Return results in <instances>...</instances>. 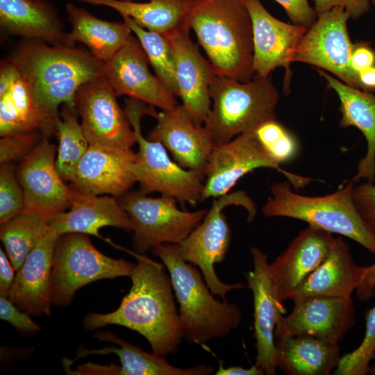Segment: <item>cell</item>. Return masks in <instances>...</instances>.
Listing matches in <instances>:
<instances>
[{
    "instance_id": "obj_11",
    "label": "cell",
    "mask_w": 375,
    "mask_h": 375,
    "mask_svg": "<svg viewBox=\"0 0 375 375\" xmlns=\"http://www.w3.org/2000/svg\"><path fill=\"white\" fill-rule=\"evenodd\" d=\"M262 167L283 174L296 190L313 181L281 167L262 147L254 132L245 133L227 142L215 144L205 169L201 200L228 193L242 176Z\"/></svg>"
},
{
    "instance_id": "obj_35",
    "label": "cell",
    "mask_w": 375,
    "mask_h": 375,
    "mask_svg": "<svg viewBox=\"0 0 375 375\" xmlns=\"http://www.w3.org/2000/svg\"><path fill=\"white\" fill-rule=\"evenodd\" d=\"M122 17L140 41L155 75L177 97L174 57L167 38L163 34L146 30L127 16Z\"/></svg>"
},
{
    "instance_id": "obj_42",
    "label": "cell",
    "mask_w": 375,
    "mask_h": 375,
    "mask_svg": "<svg viewBox=\"0 0 375 375\" xmlns=\"http://www.w3.org/2000/svg\"><path fill=\"white\" fill-rule=\"evenodd\" d=\"M317 15L328 12L334 8H342L350 19H358L367 13L372 7L370 0H312Z\"/></svg>"
},
{
    "instance_id": "obj_43",
    "label": "cell",
    "mask_w": 375,
    "mask_h": 375,
    "mask_svg": "<svg viewBox=\"0 0 375 375\" xmlns=\"http://www.w3.org/2000/svg\"><path fill=\"white\" fill-rule=\"evenodd\" d=\"M285 10L293 24L309 28L316 21L317 15L308 0H274Z\"/></svg>"
},
{
    "instance_id": "obj_39",
    "label": "cell",
    "mask_w": 375,
    "mask_h": 375,
    "mask_svg": "<svg viewBox=\"0 0 375 375\" xmlns=\"http://www.w3.org/2000/svg\"><path fill=\"white\" fill-rule=\"evenodd\" d=\"M46 137L41 132L31 131L1 137L0 163L22 161Z\"/></svg>"
},
{
    "instance_id": "obj_21",
    "label": "cell",
    "mask_w": 375,
    "mask_h": 375,
    "mask_svg": "<svg viewBox=\"0 0 375 375\" xmlns=\"http://www.w3.org/2000/svg\"><path fill=\"white\" fill-rule=\"evenodd\" d=\"M253 270L245 272L247 287L253 293V335L257 364L267 375L276 373L275 327L279 314L285 308L276 299L269 274L268 256L260 249L252 247Z\"/></svg>"
},
{
    "instance_id": "obj_40",
    "label": "cell",
    "mask_w": 375,
    "mask_h": 375,
    "mask_svg": "<svg viewBox=\"0 0 375 375\" xmlns=\"http://www.w3.org/2000/svg\"><path fill=\"white\" fill-rule=\"evenodd\" d=\"M352 200L363 223L375 238V183L365 181L354 185Z\"/></svg>"
},
{
    "instance_id": "obj_48",
    "label": "cell",
    "mask_w": 375,
    "mask_h": 375,
    "mask_svg": "<svg viewBox=\"0 0 375 375\" xmlns=\"http://www.w3.org/2000/svg\"><path fill=\"white\" fill-rule=\"evenodd\" d=\"M358 76L362 90H375V65L360 72Z\"/></svg>"
},
{
    "instance_id": "obj_24",
    "label": "cell",
    "mask_w": 375,
    "mask_h": 375,
    "mask_svg": "<svg viewBox=\"0 0 375 375\" xmlns=\"http://www.w3.org/2000/svg\"><path fill=\"white\" fill-rule=\"evenodd\" d=\"M58 237L50 228L16 272L8 297L31 316L50 315L52 262Z\"/></svg>"
},
{
    "instance_id": "obj_30",
    "label": "cell",
    "mask_w": 375,
    "mask_h": 375,
    "mask_svg": "<svg viewBox=\"0 0 375 375\" xmlns=\"http://www.w3.org/2000/svg\"><path fill=\"white\" fill-rule=\"evenodd\" d=\"M66 12L72 26L69 32L70 44H83L103 62L109 61L133 33L124 22L101 19L72 2L66 5Z\"/></svg>"
},
{
    "instance_id": "obj_28",
    "label": "cell",
    "mask_w": 375,
    "mask_h": 375,
    "mask_svg": "<svg viewBox=\"0 0 375 375\" xmlns=\"http://www.w3.org/2000/svg\"><path fill=\"white\" fill-rule=\"evenodd\" d=\"M367 266L357 265L348 244L339 237L327 258L292 294L291 300L310 296L349 297L361 283Z\"/></svg>"
},
{
    "instance_id": "obj_37",
    "label": "cell",
    "mask_w": 375,
    "mask_h": 375,
    "mask_svg": "<svg viewBox=\"0 0 375 375\" xmlns=\"http://www.w3.org/2000/svg\"><path fill=\"white\" fill-rule=\"evenodd\" d=\"M254 133L267 153L278 164L297 155L299 147L296 139L276 119L262 124Z\"/></svg>"
},
{
    "instance_id": "obj_4",
    "label": "cell",
    "mask_w": 375,
    "mask_h": 375,
    "mask_svg": "<svg viewBox=\"0 0 375 375\" xmlns=\"http://www.w3.org/2000/svg\"><path fill=\"white\" fill-rule=\"evenodd\" d=\"M151 252L169 274L187 341L203 344L226 336L240 326L242 316L239 307L213 297L201 273L181 258L178 244H159Z\"/></svg>"
},
{
    "instance_id": "obj_5",
    "label": "cell",
    "mask_w": 375,
    "mask_h": 375,
    "mask_svg": "<svg viewBox=\"0 0 375 375\" xmlns=\"http://www.w3.org/2000/svg\"><path fill=\"white\" fill-rule=\"evenodd\" d=\"M211 108L203 124L215 144L224 143L276 119L279 94L269 76L247 82L215 73L210 87Z\"/></svg>"
},
{
    "instance_id": "obj_49",
    "label": "cell",
    "mask_w": 375,
    "mask_h": 375,
    "mask_svg": "<svg viewBox=\"0 0 375 375\" xmlns=\"http://www.w3.org/2000/svg\"><path fill=\"white\" fill-rule=\"evenodd\" d=\"M369 373L372 375H375V356L374 358V362L370 367Z\"/></svg>"
},
{
    "instance_id": "obj_7",
    "label": "cell",
    "mask_w": 375,
    "mask_h": 375,
    "mask_svg": "<svg viewBox=\"0 0 375 375\" xmlns=\"http://www.w3.org/2000/svg\"><path fill=\"white\" fill-rule=\"evenodd\" d=\"M124 112L134 131L138 151L133 165L139 191L144 194L158 192L174 197L184 205L194 206L201 200L205 174L188 169L172 160L164 145L145 138L141 130V119L148 115L155 118L153 106L137 99H124Z\"/></svg>"
},
{
    "instance_id": "obj_22",
    "label": "cell",
    "mask_w": 375,
    "mask_h": 375,
    "mask_svg": "<svg viewBox=\"0 0 375 375\" xmlns=\"http://www.w3.org/2000/svg\"><path fill=\"white\" fill-rule=\"evenodd\" d=\"M132 149L90 144L71 179L73 188L89 194L119 197L136 183Z\"/></svg>"
},
{
    "instance_id": "obj_1",
    "label": "cell",
    "mask_w": 375,
    "mask_h": 375,
    "mask_svg": "<svg viewBox=\"0 0 375 375\" xmlns=\"http://www.w3.org/2000/svg\"><path fill=\"white\" fill-rule=\"evenodd\" d=\"M133 253L138 263L130 276L132 285L119 307L108 313H89L83 324L88 331L110 324L130 328L145 338L153 353L165 357L178 351L183 338L171 278L163 264Z\"/></svg>"
},
{
    "instance_id": "obj_45",
    "label": "cell",
    "mask_w": 375,
    "mask_h": 375,
    "mask_svg": "<svg viewBox=\"0 0 375 375\" xmlns=\"http://www.w3.org/2000/svg\"><path fill=\"white\" fill-rule=\"evenodd\" d=\"M16 272L8 255L0 249V297L8 296Z\"/></svg>"
},
{
    "instance_id": "obj_17",
    "label": "cell",
    "mask_w": 375,
    "mask_h": 375,
    "mask_svg": "<svg viewBox=\"0 0 375 375\" xmlns=\"http://www.w3.org/2000/svg\"><path fill=\"white\" fill-rule=\"evenodd\" d=\"M149 65L140 41L133 33L127 43L103 62V74L117 97L125 95L165 111L174 109L178 105L176 96L151 74Z\"/></svg>"
},
{
    "instance_id": "obj_12",
    "label": "cell",
    "mask_w": 375,
    "mask_h": 375,
    "mask_svg": "<svg viewBox=\"0 0 375 375\" xmlns=\"http://www.w3.org/2000/svg\"><path fill=\"white\" fill-rule=\"evenodd\" d=\"M349 19L347 12L338 7L318 15L297 45L292 62L312 65L362 90L350 62L353 43L348 33Z\"/></svg>"
},
{
    "instance_id": "obj_33",
    "label": "cell",
    "mask_w": 375,
    "mask_h": 375,
    "mask_svg": "<svg viewBox=\"0 0 375 375\" xmlns=\"http://www.w3.org/2000/svg\"><path fill=\"white\" fill-rule=\"evenodd\" d=\"M50 228L47 219L26 212L1 224L0 238L16 272Z\"/></svg>"
},
{
    "instance_id": "obj_51",
    "label": "cell",
    "mask_w": 375,
    "mask_h": 375,
    "mask_svg": "<svg viewBox=\"0 0 375 375\" xmlns=\"http://www.w3.org/2000/svg\"><path fill=\"white\" fill-rule=\"evenodd\" d=\"M131 1V0H130Z\"/></svg>"
},
{
    "instance_id": "obj_44",
    "label": "cell",
    "mask_w": 375,
    "mask_h": 375,
    "mask_svg": "<svg viewBox=\"0 0 375 375\" xmlns=\"http://www.w3.org/2000/svg\"><path fill=\"white\" fill-rule=\"evenodd\" d=\"M350 62L352 69L358 74L375 65V51L366 42L353 44Z\"/></svg>"
},
{
    "instance_id": "obj_14",
    "label": "cell",
    "mask_w": 375,
    "mask_h": 375,
    "mask_svg": "<svg viewBox=\"0 0 375 375\" xmlns=\"http://www.w3.org/2000/svg\"><path fill=\"white\" fill-rule=\"evenodd\" d=\"M292 301L291 312L278 316L275 338L308 335L338 344L355 324L356 309L351 297L310 296Z\"/></svg>"
},
{
    "instance_id": "obj_25",
    "label": "cell",
    "mask_w": 375,
    "mask_h": 375,
    "mask_svg": "<svg viewBox=\"0 0 375 375\" xmlns=\"http://www.w3.org/2000/svg\"><path fill=\"white\" fill-rule=\"evenodd\" d=\"M71 188L69 210L61 212L49 221L51 228L58 235L78 233L104 240L99 230L106 226L133 232L132 222L118 197L85 194Z\"/></svg>"
},
{
    "instance_id": "obj_31",
    "label": "cell",
    "mask_w": 375,
    "mask_h": 375,
    "mask_svg": "<svg viewBox=\"0 0 375 375\" xmlns=\"http://www.w3.org/2000/svg\"><path fill=\"white\" fill-rule=\"evenodd\" d=\"M115 10L130 17L146 30L167 34L186 29L190 13L198 0H150L139 3L130 0H76Z\"/></svg>"
},
{
    "instance_id": "obj_20",
    "label": "cell",
    "mask_w": 375,
    "mask_h": 375,
    "mask_svg": "<svg viewBox=\"0 0 375 375\" xmlns=\"http://www.w3.org/2000/svg\"><path fill=\"white\" fill-rule=\"evenodd\" d=\"M335 244L332 233L308 226L269 265L277 300L283 304L327 258Z\"/></svg>"
},
{
    "instance_id": "obj_16",
    "label": "cell",
    "mask_w": 375,
    "mask_h": 375,
    "mask_svg": "<svg viewBox=\"0 0 375 375\" xmlns=\"http://www.w3.org/2000/svg\"><path fill=\"white\" fill-rule=\"evenodd\" d=\"M244 1L252 23L254 76L267 77L276 68L283 67L284 88L288 92L293 55L308 28L279 20L266 9L260 0Z\"/></svg>"
},
{
    "instance_id": "obj_34",
    "label": "cell",
    "mask_w": 375,
    "mask_h": 375,
    "mask_svg": "<svg viewBox=\"0 0 375 375\" xmlns=\"http://www.w3.org/2000/svg\"><path fill=\"white\" fill-rule=\"evenodd\" d=\"M58 148L57 169L65 181H71L81 158L90 145L78 120V115L67 104H63L56 120Z\"/></svg>"
},
{
    "instance_id": "obj_29",
    "label": "cell",
    "mask_w": 375,
    "mask_h": 375,
    "mask_svg": "<svg viewBox=\"0 0 375 375\" xmlns=\"http://www.w3.org/2000/svg\"><path fill=\"white\" fill-rule=\"evenodd\" d=\"M276 338V367L288 375H328L341 358L338 344L308 335Z\"/></svg>"
},
{
    "instance_id": "obj_47",
    "label": "cell",
    "mask_w": 375,
    "mask_h": 375,
    "mask_svg": "<svg viewBox=\"0 0 375 375\" xmlns=\"http://www.w3.org/2000/svg\"><path fill=\"white\" fill-rule=\"evenodd\" d=\"M263 370L257 365L246 369L240 366H232L224 368L220 363L215 375H263Z\"/></svg>"
},
{
    "instance_id": "obj_8",
    "label": "cell",
    "mask_w": 375,
    "mask_h": 375,
    "mask_svg": "<svg viewBox=\"0 0 375 375\" xmlns=\"http://www.w3.org/2000/svg\"><path fill=\"white\" fill-rule=\"evenodd\" d=\"M232 205L247 210L248 222L255 218L256 204L246 192L240 190L228 192L213 199L203 220L178 244L181 258L200 269L211 292L223 300H226L228 292L247 288L241 283H224L215 270V265L226 258L231 244L232 232L223 210Z\"/></svg>"
},
{
    "instance_id": "obj_19",
    "label": "cell",
    "mask_w": 375,
    "mask_h": 375,
    "mask_svg": "<svg viewBox=\"0 0 375 375\" xmlns=\"http://www.w3.org/2000/svg\"><path fill=\"white\" fill-rule=\"evenodd\" d=\"M189 31L181 29L164 35L174 57L177 97L193 121L203 125L211 108L210 87L215 72L191 40Z\"/></svg>"
},
{
    "instance_id": "obj_41",
    "label": "cell",
    "mask_w": 375,
    "mask_h": 375,
    "mask_svg": "<svg viewBox=\"0 0 375 375\" xmlns=\"http://www.w3.org/2000/svg\"><path fill=\"white\" fill-rule=\"evenodd\" d=\"M0 318L25 335H32L40 330L31 315L19 310L7 297H0Z\"/></svg>"
},
{
    "instance_id": "obj_26",
    "label": "cell",
    "mask_w": 375,
    "mask_h": 375,
    "mask_svg": "<svg viewBox=\"0 0 375 375\" xmlns=\"http://www.w3.org/2000/svg\"><path fill=\"white\" fill-rule=\"evenodd\" d=\"M0 27L7 35L24 40L72 46L50 0H0Z\"/></svg>"
},
{
    "instance_id": "obj_27",
    "label": "cell",
    "mask_w": 375,
    "mask_h": 375,
    "mask_svg": "<svg viewBox=\"0 0 375 375\" xmlns=\"http://www.w3.org/2000/svg\"><path fill=\"white\" fill-rule=\"evenodd\" d=\"M327 86L337 94L342 117L340 126H354L360 131L367 142V151L358 162L357 172L351 180L375 181V95L370 92L347 85L324 70L317 69Z\"/></svg>"
},
{
    "instance_id": "obj_13",
    "label": "cell",
    "mask_w": 375,
    "mask_h": 375,
    "mask_svg": "<svg viewBox=\"0 0 375 375\" xmlns=\"http://www.w3.org/2000/svg\"><path fill=\"white\" fill-rule=\"evenodd\" d=\"M117 97L103 74L78 90L75 110L90 144L131 149L136 143L133 128Z\"/></svg>"
},
{
    "instance_id": "obj_23",
    "label": "cell",
    "mask_w": 375,
    "mask_h": 375,
    "mask_svg": "<svg viewBox=\"0 0 375 375\" xmlns=\"http://www.w3.org/2000/svg\"><path fill=\"white\" fill-rule=\"evenodd\" d=\"M155 119L156 125L147 138L161 142L182 167L205 174L215 144L205 126L197 124L179 104L169 111L161 110Z\"/></svg>"
},
{
    "instance_id": "obj_32",
    "label": "cell",
    "mask_w": 375,
    "mask_h": 375,
    "mask_svg": "<svg viewBox=\"0 0 375 375\" xmlns=\"http://www.w3.org/2000/svg\"><path fill=\"white\" fill-rule=\"evenodd\" d=\"M99 340L110 342L119 347H105L99 350H81L78 358L108 353L116 354L121 362L119 375H208L213 372L212 366L199 365L189 368L175 367L165 356L153 352L147 353L111 332H98L94 335Z\"/></svg>"
},
{
    "instance_id": "obj_46",
    "label": "cell",
    "mask_w": 375,
    "mask_h": 375,
    "mask_svg": "<svg viewBox=\"0 0 375 375\" xmlns=\"http://www.w3.org/2000/svg\"><path fill=\"white\" fill-rule=\"evenodd\" d=\"M374 290L375 262L367 266L364 278L356 291L360 300L368 301L374 296Z\"/></svg>"
},
{
    "instance_id": "obj_15",
    "label": "cell",
    "mask_w": 375,
    "mask_h": 375,
    "mask_svg": "<svg viewBox=\"0 0 375 375\" xmlns=\"http://www.w3.org/2000/svg\"><path fill=\"white\" fill-rule=\"evenodd\" d=\"M56 148L44 137L21 162L17 177L24 196L23 212L38 215L48 222L69 207L72 190L57 167Z\"/></svg>"
},
{
    "instance_id": "obj_38",
    "label": "cell",
    "mask_w": 375,
    "mask_h": 375,
    "mask_svg": "<svg viewBox=\"0 0 375 375\" xmlns=\"http://www.w3.org/2000/svg\"><path fill=\"white\" fill-rule=\"evenodd\" d=\"M24 210V196L12 163L0 167V224H3Z\"/></svg>"
},
{
    "instance_id": "obj_2",
    "label": "cell",
    "mask_w": 375,
    "mask_h": 375,
    "mask_svg": "<svg viewBox=\"0 0 375 375\" xmlns=\"http://www.w3.org/2000/svg\"><path fill=\"white\" fill-rule=\"evenodd\" d=\"M10 58L30 83L41 107L54 119L61 104L76 111L78 90L103 74V62L76 46L24 40Z\"/></svg>"
},
{
    "instance_id": "obj_18",
    "label": "cell",
    "mask_w": 375,
    "mask_h": 375,
    "mask_svg": "<svg viewBox=\"0 0 375 375\" xmlns=\"http://www.w3.org/2000/svg\"><path fill=\"white\" fill-rule=\"evenodd\" d=\"M56 119L38 103L33 89L10 58L0 64V135L39 131L56 133Z\"/></svg>"
},
{
    "instance_id": "obj_9",
    "label": "cell",
    "mask_w": 375,
    "mask_h": 375,
    "mask_svg": "<svg viewBox=\"0 0 375 375\" xmlns=\"http://www.w3.org/2000/svg\"><path fill=\"white\" fill-rule=\"evenodd\" d=\"M135 265L102 253L85 234L69 233L59 235L52 262V304L69 305L80 288L94 281L130 277Z\"/></svg>"
},
{
    "instance_id": "obj_3",
    "label": "cell",
    "mask_w": 375,
    "mask_h": 375,
    "mask_svg": "<svg viewBox=\"0 0 375 375\" xmlns=\"http://www.w3.org/2000/svg\"><path fill=\"white\" fill-rule=\"evenodd\" d=\"M188 26L216 74L241 82L253 78L252 23L244 0H198Z\"/></svg>"
},
{
    "instance_id": "obj_36",
    "label": "cell",
    "mask_w": 375,
    "mask_h": 375,
    "mask_svg": "<svg viewBox=\"0 0 375 375\" xmlns=\"http://www.w3.org/2000/svg\"><path fill=\"white\" fill-rule=\"evenodd\" d=\"M375 297V290L374 292ZM365 332L360 345L342 356L333 371L334 375H366L375 356V303L365 316Z\"/></svg>"
},
{
    "instance_id": "obj_50",
    "label": "cell",
    "mask_w": 375,
    "mask_h": 375,
    "mask_svg": "<svg viewBox=\"0 0 375 375\" xmlns=\"http://www.w3.org/2000/svg\"><path fill=\"white\" fill-rule=\"evenodd\" d=\"M370 2L372 3V6H375V0H370Z\"/></svg>"
},
{
    "instance_id": "obj_6",
    "label": "cell",
    "mask_w": 375,
    "mask_h": 375,
    "mask_svg": "<svg viewBox=\"0 0 375 375\" xmlns=\"http://www.w3.org/2000/svg\"><path fill=\"white\" fill-rule=\"evenodd\" d=\"M353 185L350 181L333 193L310 197L293 192L289 181L276 182L270 187L272 197L262 212L267 217L299 219L315 228L347 237L375 256V238L352 200Z\"/></svg>"
},
{
    "instance_id": "obj_10",
    "label": "cell",
    "mask_w": 375,
    "mask_h": 375,
    "mask_svg": "<svg viewBox=\"0 0 375 375\" xmlns=\"http://www.w3.org/2000/svg\"><path fill=\"white\" fill-rule=\"evenodd\" d=\"M118 198L132 222L133 248L140 254L159 244H180L208 210H183L174 197H149L139 190H129Z\"/></svg>"
}]
</instances>
